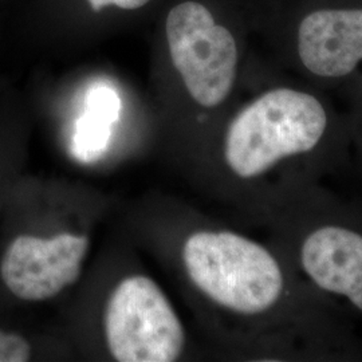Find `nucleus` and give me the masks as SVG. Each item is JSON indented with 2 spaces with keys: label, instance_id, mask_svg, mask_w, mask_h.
<instances>
[{
  "label": "nucleus",
  "instance_id": "8",
  "mask_svg": "<svg viewBox=\"0 0 362 362\" xmlns=\"http://www.w3.org/2000/svg\"><path fill=\"white\" fill-rule=\"evenodd\" d=\"M34 356V346L25 334L0 326V362H26Z\"/></svg>",
  "mask_w": 362,
  "mask_h": 362
},
{
  "label": "nucleus",
  "instance_id": "4",
  "mask_svg": "<svg viewBox=\"0 0 362 362\" xmlns=\"http://www.w3.org/2000/svg\"><path fill=\"white\" fill-rule=\"evenodd\" d=\"M172 64L194 104L216 109L231 95L240 64V43L231 26L200 0H185L168 13Z\"/></svg>",
  "mask_w": 362,
  "mask_h": 362
},
{
  "label": "nucleus",
  "instance_id": "6",
  "mask_svg": "<svg viewBox=\"0 0 362 362\" xmlns=\"http://www.w3.org/2000/svg\"><path fill=\"white\" fill-rule=\"evenodd\" d=\"M89 248L85 233H19L1 254L0 281L22 302L50 300L77 282Z\"/></svg>",
  "mask_w": 362,
  "mask_h": 362
},
{
  "label": "nucleus",
  "instance_id": "1",
  "mask_svg": "<svg viewBox=\"0 0 362 362\" xmlns=\"http://www.w3.org/2000/svg\"><path fill=\"white\" fill-rule=\"evenodd\" d=\"M330 125V113L314 93L276 86L259 94L233 117L224 137V158L240 179H252L290 156L313 151Z\"/></svg>",
  "mask_w": 362,
  "mask_h": 362
},
{
  "label": "nucleus",
  "instance_id": "5",
  "mask_svg": "<svg viewBox=\"0 0 362 362\" xmlns=\"http://www.w3.org/2000/svg\"><path fill=\"white\" fill-rule=\"evenodd\" d=\"M105 341L119 362H172L185 348V330L163 288L133 274L121 279L106 300Z\"/></svg>",
  "mask_w": 362,
  "mask_h": 362
},
{
  "label": "nucleus",
  "instance_id": "3",
  "mask_svg": "<svg viewBox=\"0 0 362 362\" xmlns=\"http://www.w3.org/2000/svg\"><path fill=\"white\" fill-rule=\"evenodd\" d=\"M272 35L310 77L344 81L362 71V0H281Z\"/></svg>",
  "mask_w": 362,
  "mask_h": 362
},
{
  "label": "nucleus",
  "instance_id": "2",
  "mask_svg": "<svg viewBox=\"0 0 362 362\" xmlns=\"http://www.w3.org/2000/svg\"><path fill=\"white\" fill-rule=\"evenodd\" d=\"M184 269L206 297L239 314L272 309L284 290V274L272 254L230 231H197L181 250Z\"/></svg>",
  "mask_w": 362,
  "mask_h": 362
},
{
  "label": "nucleus",
  "instance_id": "9",
  "mask_svg": "<svg viewBox=\"0 0 362 362\" xmlns=\"http://www.w3.org/2000/svg\"><path fill=\"white\" fill-rule=\"evenodd\" d=\"M94 11H100L107 6H116L122 10H137L145 6L149 0H88Z\"/></svg>",
  "mask_w": 362,
  "mask_h": 362
},
{
  "label": "nucleus",
  "instance_id": "7",
  "mask_svg": "<svg viewBox=\"0 0 362 362\" xmlns=\"http://www.w3.org/2000/svg\"><path fill=\"white\" fill-rule=\"evenodd\" d=\"M300 262L315 285L348 298L362 311V235L322 227L305 240Z\"/></svg>",
  "mask_w": 362,
  "mask_h": 362
}]
</instances>
